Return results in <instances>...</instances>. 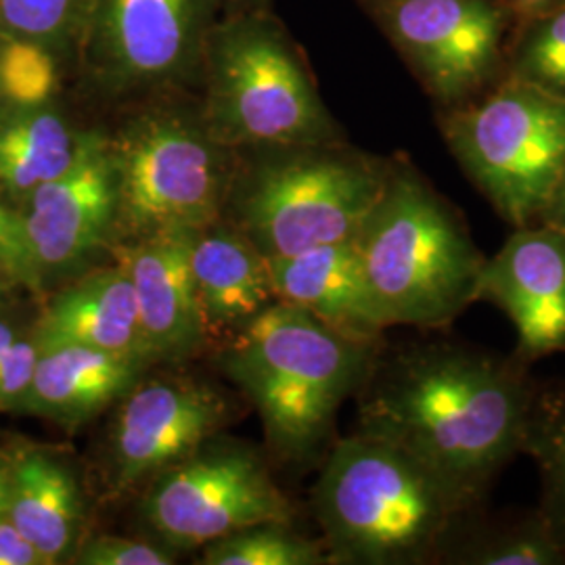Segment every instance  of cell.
<instances>
[{"label": "cell", "mask_w": 565, "mask_h": 565, "mask_svg": "<svg viewBox=\"0 0 565 565\" xmlns=\"http://www.w3.org/2000/svg\"><path fill=\"white\" fill-rule=\"evenodd\" d=\"M445 565H565V551L539 507L492 515L486 505L459 511L436 555Z\"/></svg>", "instance_id": "21"}, {"label": "cell", "mask_w": 565, "mask_h": 565, "mask_svg": "<svg viewBox=\"0 0 565 565\" xmlns=\"http://www.w3.org/2000/svg\"><path fill=\"white\" fill-rule=\"evenodd\" d=\"M202 565L331 564L323 541H310L291 524L243 527L202 546Z\"/></svg>", "instance_id": "24"}, {"label": "cell", "mask_w": 565, "mask_h": 565, "mask_svg": "<svg viewBox=\"0 0 565 565\" xmlns=\"http://www.w3.org/2000/svg\"><path fill=\"white\" fill-rule=\"evenodd\" d=\"M476 302L503 310L518 333L513 354L525 364L565 352V231L515 226L486 258Z\"/></svg>", "instance_id": "14"}, {"label": "cell", "mask_w": 565, "mask_h": 565, "mask_svg": "<svg viewBox=\"0 0 565 565\" xmlns=\"http://www.w3.org/2000/svg\"><path fill=\"white\" fill-rule=\"evenodd\" d=\"M0 275L30 291H41L44 275L25 231L21 210L11 207L0 191Z\"/></svg>", "instance_id": "28"}, {"label": "cell", "mask_w": 565, "mask_h": 565, "mask_svg": "<svg viewBox=\"0 0 565 565\" xmlns=\"http://www.w3.org/2000/svg\"><path fill=\"white\" fill-rule=\"evenodd\" d=\"M465 177L515 226L539 223L565 163V99L503 74L480 97L436 109Z\"/></svg>", "instance_id": "6"}, {"label": "cell", "mask_w": 565, "mask_h": 565, "mask_svg": "<svg viewBox=\"0 0 565 565\" xmlns=\"http://www.w3.org/2000/svg\"><path fill=\"white\" fill-rule=\"evenodd\" d=\"M189 258L210 331L242 324L277 302L266 256L243 233L218 224L193 233Z\"/></svg>", "instance_id": "20"}, {"label": "cell", "mask_w": 565, "mask_h": 565, "mask_svg": "<svg viewBox=\"0 0 565 565\" xmlns=\"http://www.w3.org/2000/svg\"><path fill=\"white\" fill-rule=\"evenodd\" d=\"M231 403L212 385L168 377L139 382L118 404L107 436L105 484L126 494L218 436Z\"/></svg>", "instance_id": "12"}, {"label": "cell", "mask_w": 565, "mask_h": 565, "mask_svg": "<svg viewBox=\"0 0 565 565\" xmlns=\"http://www.w3.org/2000/svg\"><path fill=\"white\" fill-rule=\"evenodd\" d=\"M191 235H160L111 245L135 289L153 363H181L202 350L210 329L193 281Z\"/></svg>", "instance_id": "15"}, {"label": "cell", "mask_w": 565, "mask_h": 565, "mask_svg": "<svg viewBox=\"0 0 565 565\" xmlns=\"http://www.w3.org/2000/svg\"><path fill=\"white\" fill-rule=\"evenodd\" d=\"M235 2H242V4H258L263 0H235Z\"/></svg>", "instance_id": "37"}, {"label": "cell", "mask_w": 565, "mask_h": 565, "mask_svg": "<svg viewBox=\"0 0 565 565\" xmlns=\"http://www.w3.org/2000/svg\"><path fill=\"white\" fill-rule=\"evenodd\" d=\"M387 172L390 160L343 139L268 149L239 193L242 233L266 258L352 242Z\"/></svg>", "instance_id": "7"}, {"label": "cell", "mask_w": 565, "mask_h": 565, "mask_svg": "<svg viewBox=\"0 0 565 565\" xmlns=\"http://www.w3.org/2000/svg\"><path fill=\"white\" fill-rule=\"evenodd\" d=\"M505 74L565 99V0L536 18L515 23Z\"/></svg>", "instance_id": "25"}, {"label": "cell", "mask_w": 565, "mask_h": 565, "mask_svg": "<svg viewBox=\"0 0 565 565\" xmlns=\"http://www.w3.org/2000/svg\"><path fill=\"white\" fill-rule=\"evenodd\" d=\"M221 0H88L81 23L90 74L107 90L158 86L200 67Z\"/></svg>", "instance_id": "11"}, {"label": "cell", "mask_w": 565, "mask_h": 565, "mask_svg": "<svg viewBox=\"0 0 565 565\" xmlns=\"http://www.w3.org/2000/svg\"><path fill=\"white\" fill-rule=\"evenodd\" d=\"M147 364L84 345L39 350L34 377L21 413L76 431L139 384Z\"/></svg>", "instance_id": "18"}, {"label": "cell", "mask_w": 565, "mask_h": 565, "mask_svg": "<svg viewBox=\"0 0 565 565\" xmlns=\"http://www.w3.org/2000/svg\"><path fill=\"white\" fill-rule=\"evenodd\" d=\"M509 9V13L513 15L515 23L520 21L530 20V18H536L541 13H545L548 9L562 4L564 0H501Z\"/></svg>", "instance_id": "33"}, {"label": "cell", "mask_w": 565, "mask_h": 565, "mask_svg": "<svg viewBox=\"0 0 565 565\" xmlns=\"http://www.w3.org/2000/svg\"><path fill=\"white\" fill-rule=\"evenodd\" d=\"M118 179L114 243L193 235L221 221L231 177L226 147L203 124L151 111L109 141Z\"/></svg>", "instance_id": "8"}, {"label": "cell", "mask_w": 565, "mask_h": 565, "mask_svg": "<svg viewBox=\"0 0 565 565\" xmlns=\"http://www.w3.org/2000/svg\"><path fill=\"white\" fill-rule=\"evenodd\" d=\"M9 279L7 277H2L0 275V302H2V298H4V294H7V289H9Z\"/></svg>", "instance_id": "36"}, {"label": "cell", "mask_w": 565, "mask_h": 565, "mask_svg": "<svg viewBox=\"0 0 565 565\" xmlns=\"http://www.w3.org/2000/svg\"><path fill=\"white\" fill-rule=\"evenodd\" d=\"M9 520L46 564L72 562L86 525V497L70 459L49 448L11 452Z\"/></svg>", "instance_id": "19"}, {"label": "cell", "mask_w": 565, "mask_h": 565, "mask_svg": "<svg viewBox=\"0 0 565 565\" xmlns=\"http://www.w3.org/2000/svg\"><path fill=\"white\" fill-rule=\"evenodd\" d=\"M312 511L331 564L422 565L465 509L403 448L356 434L327 450Z\"/></svg>", "instance_id": "4"}, {"label": "cell", "mask_w": 565, "mask_h": 565, "mask_svg": "<svg viewBox=\"0 0 565 565\" xmlns=\"http://www.w3.org/2000/svg\"><path fill=\"white\" fill-rule=\"evenodd\" d=\"M147 484L145 522L177 553L243 527L294 522V507L258 452L218 436Z\"/></svg>", "instance_id": "9"}, {"label": "cell", "mask_w": 565, "mask_h": 565, "mask_svg": "<svg viewBox=\"0 0 565 565\" xmlns=\"http://www.w3.org/2000/svg\"><path fill=\"white\" fill-rule=\"evenodd\" d=\"M21 335L20 331H18V327L13 323H9L7 319H0V359L15 345V343L20 342Z\"/></svg>", "instance_id": "35"}, {"label": "cell", "mask_w": 565, "mask_h": 565, "mask_svg": "<svg viewBox=\"0 0 565 565\" xmlns=\"http://www.w3.org/2000/svg\"><path fill=\"white\" fill-rule=\"evenodd\" d=\"M88 0H0V21L20 39L57 42L81 30Z\"/></svg>", "instance_id": "27"}, {"label": "cell", "mask_w": 565, "mask_h": 565, "mask_svg": "<svg viewBox=\"0 0 565 565\" xmlns=\"http://www.w3.org/2000/svg\"><path fill=\"white\" fill-rule=\"evenodd\" d=\"M179 553L168 545L137 541L128 536L99 534L81 541L72 564L78 565H172Z\"/></svg>", "instance_id": "29"}, {"label": "cell", "mask_w": 565, "mask_h": 565, "mask_svg": "<svg viewBox=\"0 0 565 565\" xmlns=\"http://www.w3.org/2000/svg\"><path fill=\"white\" fill-rule=\"evenodd\" d=\"M436 109L471 102L505 74L515 20L501 0H369Z\"/></svg>", "instance_id": "10"}, {"label": "cell", "mask_w": 565, "mask_h": 565, "mask_svg": "<svg viewBox=\"0 0 565 565\" xmlns=\"http://www.w3.org/2000/svg\"><path fill=\"white\" fill-rule=\"evenodd\" d=\"M536 387L515 354L448 338L380 348L359 390V434L403 448L461 509L486 505L522 455Z\"/></svg>", "instance_id": "1"}, {"label": "cell", "mask_w": 565, "mask_h": 565, "mask_svg": "<svg viewBox=\"0 0 565 565\" xmlns=\"http://www.w3.org/2000/svg\"><path fill=\"white\" fill-rule=\"evenodd\" d=\"M39 350L95 348L151 366L132 281L120 263L93 270L60 291L34 327Z\"/></svg>", "instance_id": "16"}, {"label": "cell", "mask_w": 565, "mask_h": 565, "mask_svg": "<svg viewBox=\"0 0 565 565\" xmlns=\"http://www.w3.org/2000/svg\"><path fill=\"white\" fill-rule=\"evenodd\" d=\"M11 501V455L0 452V518L9 515Z\"/></svg>", "instance_id": "34"}, {"label": "cell", "mask_w": 565, "mask_h": 565, "mask_svg": "<svg viewBox=\"0 0 565 565\" xmlns=\"http://www.w3.org/2000/svg\"><path fill=\"white\" fill-rule=\"evenodd\" d=\"M36 361L39 348L32 335H23L20 342L0 359V411H20L30 392Z\"/></svg>", "instance_id": "30"}, {"label": "cell", "mask_w": 565, "mask_h": 565, "mask_svg": "<svg viewBox=\"0 0 565 565\" xmlns=\"http://www.w3.org/2000/svg\"><path fill=\"white\" fill-rule=\"evenodd\" d=\"M266 263L277 302L298 306L350 338L382 340L385 324L369 294L354 239Z\"/></svg>", "instance_id": "17"}, {"label": "cell", "mask_w": 565, "mask_h": 565, "mask_svg": "<svg viewBox=\"0 0 565 565\" xmlns=\"http://www.w3.org/2000/svg\"><path fill=\"white\" fill-rule=\"evenodd\" d=\"M354 245L385 329L446 331L476 303L486 256L459 207L406 158L390 160Z\"/></svg>", "instance_id": "3"}, {"label": "cell", "mask_w": 565, "mask_h": 565, "mask_svg": "<svg viewBox=\"0 0 565 565\" xmlns=\"http://www.w3.org/2000/svg\"><path fill=\"white\" fill-rule=\"evenodd\" d=\"M380 342H363L298 306L275 302L239 324L218 363L263 419L273 452L310 463L333 445L343 401L359 392Z\"/></svg>", "instance_id": "2"}, {"label": "cell", "mask_w": 565, "mask_h": 565, "mask_svg": "<svg viewBox=\"0 0 565 565\" xmlns=\"http://www.w3.org/2000/svg\"><path fill=\"white\" fill-rule=\"evenodd\" d=\"M522 455L539 467L543 484L539 511L565 551V384L539 382L525 422Z\"/></svg>", "instance_id": "23"}, {"label": "cell", "mask_w": 565, "mask_h": 565, "mask_svg": "<svg viewBox=\"0 0 565 565\" xmlns=\"http://www.w3.org/2000/svg\"><path fill=\"white\" fill-rule=\"evenodd\" d=\"M20 210L44 277L78 266L102 247H111L118 179L109 139L84 132L76 162L39 186Z\"/></svg>", "instance_id": "13"}, {"label": "cell", "mask_w": 565, "mask_h": 565, "mask_svg": "<svg viewBox=\"0 0 565 565\" xmlns=\"http://www.w3.org/2000/svg\"><path fill=\"white\" fill-rule=\"evenodd\" d=\"M539 223L555 226V228H564L565 231V163L555 181V186L546 200L545 210L539 218Z\"/></svg>", "instance_id": "32"}, {"label": "cell", "mask_w": 565, "mask_h": 565, "mask_svg": "<svg viewBox=\"0 0 565 565\" xmlns=\"http://www.w3.org/2000/svg\"><path fill=\"white\" fill-rule=\"evenodd\" d=\"M0 565H49L9 515L0 518Z\"/></svg>", "instance_id": "31"}, {"label": "cell", "mask_w": 565, "mask_h": 565, "mask_svg": "<svg viewBox=\"0 0 565 565\" xmlns=\"http://www.w3.org/2000/svg\"><path fill=\"white\" fill-rule=\"evenodd\" d=\"M57 86L55 61L42 42L15 39L0 51V102L11 109L42 107Z\"/></svg>", "instance_id": "26"}, {"label": "cell", "mask_w": 565, "mask_h": 565, "mask_svg": "<svg viewBox=\"0 0 565 565\" xmlns=\"http://www.w3.org/2000/svg\"><path fill=\"white\" fill-rule=\"evenodd\" d=\"M82 141L84 132L44 105L0 114V191L23 205L76 162Z\"/></svg>", "instance_id": "22"}, {"label": "cell", "mask_w": 565, "mask_h": 565, "mask_svg": "<svg viewBox=\"0 0 565 565\" xmlns=\"http://www.w3.org/2000/svg\"><path fill=\"white\" fill-rule=\"evenodd\" d=\"M203 61V126L214 141L264 149L342 141L308 65L279 23L256 15L214 25Z\"/></svg>", "instance_id": "5"}]
</instances>
